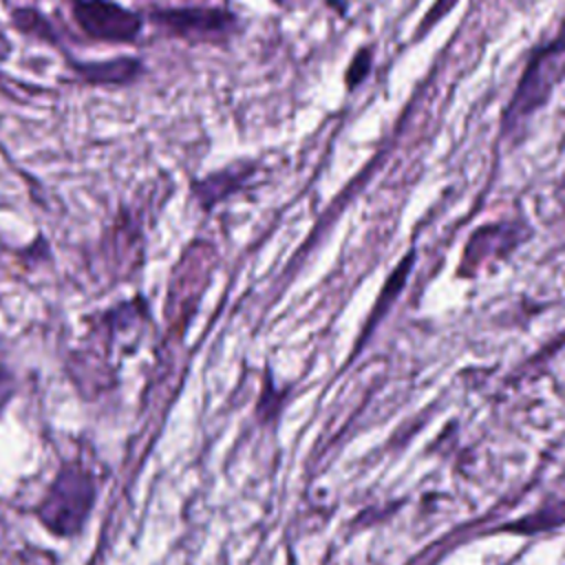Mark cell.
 Returning <instances> with one entry per match:
<instances>
[{"label":"cell","instance_id":"cell-10","mask_svg":"<svg viewBox=\"0 0 565 565\" xmlns=\"http://www.w3.org/2000/svg\"><path fill=\"white\" fill-rule=\"evenodd\" d=\"M413 263H415V249H411V252L399 260V265L391 271V276L386 278L384 289L380 291V298H377V302H375V307H373V313H371V318H369V322H366V331H371L373 324H375V320L382 318V316L391 309L393 300L399 296V291L404 289V285H406V280H408V274H411Z\"/></svg>","mask_w":565,"mask_h":565},{"label":"cell","instance_id":"cell-5","mask_svg":"<svg viewBox=\"0 0 565 565\" xmlns=\"http://www.w3.org/2000/svg\"><path fill=\"white\" fill-rule=\"evenodd\" d=\"M75 26L99 44H130L143 31V15L119 0H68Z\"/></svg>","mask_w":565,"mask_h":565},{"label":"cell","instance_id":"cell-14","mask_svg":"<svg viewBox=\"0 0 565 565\" xmlns=\"http://www.w3.org/2000/svg\"><path fill=\"white\" fill-rule=\"evenodd\" d=\"M11 53H13L11 40H9V35H7L4 26L0 24V62H7V60L11 57Z\"/></svg>","mask_w":565,"mask_h":565},{"label":"cell","instance_id":"cell-9","mask_svg":"<svg viewBox=\"0 0 565 565\" xmlns=\"http://www.w3.org/2000/svg\"><path fill=\"white\" fill-rule=\"evenodd\" d=\"M11 24L18 33L26 35V38H33L38 42H44V44H60L57 40V33L51 24V20L40 11V9H33V7H15L11 11Z\"/></svg>","mask_w":565,"mask_h":565},{"label":"cell","instance_id":"cell-11","mask_svg":"<svg viewBox=\"0 0 565 565\" xmlns=\"http://www.w3.org/2000/svg\"><path fill=\"white\" fill-rule=\"evenodd\" d=\"M371 64H373V53H371V49H360V51L353 55V60H351V64H349V68H347V75H344V82H347V88H349V90H353V88L369 75Z\"/></svg>","mask_w":565,"mask_h":565},{"label":"cell","instance_id":"cell-12","mask_svg":"<svg viewBox=\"0 0 565 565\" xmlns=\"http://www.w3.org/2000/svg\"><path fill=\"white\" fill-rule=\"evenodd\" d=\"M455 4H457V0H435L433 7H430V11H428V13L424 15V20L419 22V35L426 33L433 24H437L446 13H450Z\"/></svg>","mask_w":565,"mask_h":565},{"label":"cell","instance_id":"cell-4","mask_svg":"<svg viewBox=\"0 0 565 565\" xmlns=\"http://www.w3.org/2000/svg\"><path fill=\"white\" fill-rule=\"evenodd\" d=\"M148 20L185 42H223L238 31V18L225 7H154Z\"/></svg>","mask_w":565,"mask_h":565},{"label":"cell","instance_id":"cell-1","mask_svg":"<svg viewBox=\"0 0 565 565\" xmlns=\"http://www.w3.org/2000/svg\"><path fill=\"white\" fill-rule=\"evenodd\" d=\"M99 499V477L82 457L64 459L33 505L35 521L55 539L84 532Z\"/></svg>","mask_w":565,"mask_h":565},{"label":"cell","instance_id":"cell-8","mask_svg":"<svg viewBox=\"0 0 565 565\" xmlns=\"http://www.w3.org/2000/svg\"><path fill=\"white\" fill-rule=\"evenodd\" d=\"M252 172H254L252 166H227L218 172H212L203 179L192 181V194L203 210H212L218 201L241 190L252 177Z\"/></svg>","mask_w":565,"mask_h":565},{"label":"cell","instance_id":"cell-2","mask_svg":"<svg viewBox=\"0 0 565 565\" xmlns=\"http://www.w3.org/2000/svg\"><path fill=\"white\" fill-rule=\"evenodd\" d=\"M150 322V307L143 296H132L121 300L106 311H102L88 331L90 344H97L99 360L84 375L79 384H75L86 397H95L106 391L115 382V364L119 358H126L139 347V338L143 335L146 324ZM97 351H75L79 355H90Z\"/></svg>","mask_w":565,"mask_h":565},{"label":"cell","instance_id":"cell-6","mask_svg":"<svg viewBox=\"0 0 565 565\" xmlns=\"http://www.w3.org/2000/svg\"><path fill=\"white\" fill-rule=\"evenodd\" d=\"M530 230L521 221H499L490 225H481L475 230L463 247L459 276L475 278L483 267H492L494 263L508 258L525 238Z\"/></svg>","mask_w":565,"mask_h":565},{"label":"cell","instance_id":"cell-7","mask_svg":"<svg viewBox=\"0 0 565 565\" xmlns=\"http://www.w3.org/2000/svg\"><path fill=\"white\" fill-rule=\"evenodd\" d=\"M66 64L73 71V75L88 86H128L143 75V60L135 55H119L95 62L68 57Z\"/></svg>","mask_w":565,"mask_h":565},{"label":"cell","instance_id":"cell-15","mask_svg":"<svg viewBox=\"0 0 565 565\" xmlns=\"http://www.w3.org/2000/svg\"><path fill=\"white\" fill-rule=\"evenodd\" d=\"M0 249H2V243H0Z\"/></svg>","mask_w":565,"mask_h":565},{"label":"cell","instance_id":"cell-13","mask_svg":"<svg viewBox=\"0 0 565 565\" xmlns=\"http://www.w3.org/2000/svg\"><path fill=\"white\" fill-rule=\"evenodd\" d=\"M13 395V384H11V375L7 373V369H0V411L4 408V404L9 402V397Z\"/></svg>","mask_w":565,"mask_h":565},{"label":"cell","instance_id":"cell-3","mask_svg":"<svg viewBox=\"0 0 565 565\" xmlns=\"http://www.w3.org/2000/svg\"><path fill=\"white\" fill-rule=\"evenodd\" d=\"M565 77V31L552 42L539 46L527 60L521 79L503 110L501 132L514 135L534 110L547 104L554 88Z\"/></svg>","mask_w":565,"mask_h":565}]
</instances>
